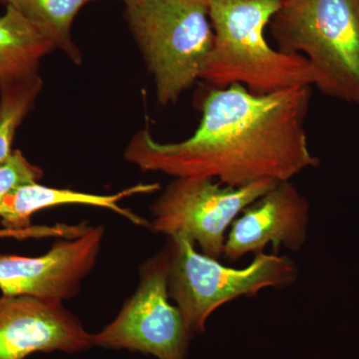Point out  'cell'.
Here are the masks:
<instances>
[{
	"label": "cell",
	"instance_id": "obj_8",
	"mask_svg": "<svg viewBox=\"0 0 359 359\" xmlns=\"http://www.w3.org/2000/svg\"><path fill=\"white\" fill-rule=\"evenodd\" d=\"M105 230L88 226L78 237L59 241L43 256L0 255V292L65 302L78 294L95 266Z\"/></svg>",
	"mask_w": 359,
	"mask_h": 359
},
{
	"label": "cell",
	"instance_id": "obj_4",
	"mask_svg": "<svg viewBox=\"0 0 359 359\" xmlns=\"http://www.w3.org/2000/svg\"><path fill=\"white\" fill-rule=\"evenodd\" d=\"M124 16L163 106L201 79L214 42L205 0H122Z\"/></svg>",
	"mask_w": 359,
	"mask_h": 359
},
{
	"label": "cell",
	"instance_id": "obj_10",
	"mask_svg": "<svg viewBox=\"0 0 359 359\" xmlns=\"http://www.w3.org/2000/svg\"><path fill=\"white\" fill-rule=\"evenodd\" d=\"M309 203L292 181L280 182L245 208L231 224L223 257L237 262L247 254L264 252L273 245L297 252L308 238Z\"/></svg>",
	"mask_w": 359,
	"mask_h": 359
},
{
	"label": "cell",
	"instance_id": "obj_16",
	"mask_svg": "<svg viewBox=\"0 0 359 359\" xmlns=\"http://www.w3.org/2000/svg\"><path fill=\"white\" fill-rule=\"evenodd\" d=\"M58 230L56 226H30L22 231L4 230L0 231V237H15L25 238L28 237H56Z\"/></svg>",
	"mask_w": 359,
	"mask_h": 359
},
{
	"label": "cell",
	"instance_id": "obj_14",
	"mask_svg": "<svg viewBox=\"0 0 359 359\" xmlns=\"http://www.w3.org/2000/svg\"><path fill=\"white\" fill-rule=\"evenodd\" d=\"M42 89L39 73L0 83V163L13 152L16 131Z\"/></svg>",
	"mask_w": 359,
	"mask_h": 359
},
{
	"label": "cell",
	"instance_id": "obj_11",
	"mask_svg": "<svg viewBox=\"0 0 359 359\" xmlns=\"http://www.w3.org/2000/svg\"><path fill=\"white\" fill-rule=\"evenodd\" d=\"M159 189L160 186L157 183L138 184L114 195H94L65 189L50 188L39 183L28 184L16 189L0 202V222L7 230L22 231L30 228L32 217L35 212L56 205H86L117 212L119 216L124 217L137 226H150L147 219L125 209L119 203L125 198L139 194L156 192Z\"/></svg>",
	"mask_w": 359,
	"mask_h": 359
},
{
	"label": "cell",
	"instance_id": "obj_2",
	"mask_svg": "<svg viewBox=\"0 0 359 359\" xmlns=\"http://www.w3.org/2000/svg\"><path fill=\"white\" fill-rule=\"evenodd\" d=\"M214 42L201 79L214 88L242 85L257 95L313 86L306 58L283 53L266 39L283 0H205Z\"/></svg>",
	"mask_w": 359,
	"mask_h": 359
},
{
	"label": "cell",
	"instance_id": "obj_17",
	"mask_svg": "<svg viewBox=\"0 0 359 359\" xmlns=\"http://www.w3.org/2000/svg\"><path fill=\"white\" fill-rule=\"evenodd\" d=\"M86 2L93 1V0H85Z\"/></svg>",
	"mask_w": 359,
	"mask_h": 359
},
{
	"label": "cell",
	"instance_id": "obj_12",
	"mask_svg": "<svg viewBox=\"0 0 359 359\" xmlns=\"http://www.w3.org/2000/svg\"><path fill=\"white\" fill-rule=\"evenodd\" d=\"M50 40L11 6L0 16V83L35 74L53 50Z\"/></svg>",
	"mask_w": 359,
	"mask_h": 359
},
{
	"label": "cell",
	"instance_id": "obj_1",
	"mask_svg": "<svg viewBox=\"0 0 359 359\" xmlns=\"http://www.w3.org/2000/svg\"><path fill=\"white\" fill-rule=\"evenodd\" d=\"M311 98V86L264 95L238 84L211 87L192 136L162 143L148 129L141 130L129 142L125 159L142 171L209 178L224 186L292 181L320 164L306 130Z\"/></svg>",
	"mask_w": 359,
	"mask_h": 359
},
{
	"label": "cell",
	"instance_id": "obj_6",
	"mask_svg": "<svg viewBox=\"0 0 359 359\" xmlns=\"http://www.w3.org/2000/svg\"><path fill=\"white\" fill-rule=\"evenodd\" d=\"M278 183L262 180L231 187L209 178H175L153 205L150 228L170 238L184 236L199 245L203 255L219 259L229 226Z\"/></svg>",
	"mask_w": 359,
	"mask_h": 359
},
{
	"label": "cell",
	"instance_id": "obj_3",
	"mask_svg": "<svg viewBox=\"0 0 359 359\" xmlns=\"http://www.w3.org/2000/svg\"><path fill=\"white\" fill-rule=\"evenodd\" d=\"M269 27L276 49L309 61L313 86L359 106V0H283Z\"/></svg>",
	"mask_w": 359,
	"mask_h": 359
},
{
	"label": "cell",
	"instance_id": "obj_15",
	"mask_svg": "<svg viewBox=\"0 0 359 359\" xmlns=\"http://www.w3.org/2000/svg\"><path fill=\"white\" fill-rule=\"evenodd\" d=\"M43 178L40 167L26 159L20 150H14L0 163V202L20 187L39 183Z\"/></svg>",
	"mask_w": 359,
	"mask_h": 359
},
{
	"label": "cell",
	"instance_id": "obj_9",
	"mask_svg": "<svg viewBox=\"0 0 359 359\" xmlns=\"http://www.w3.org/2000/svg\"><path fill=\"white\" fill-rule=\"evenodd\" d=\"M92 346V334L62 301L0 295V359L78 353Z\"/></svg>",
	"mask_w": 359,
	"mask_h": 359
},
{
	"label": "cell",
	"instance_id": "obj_13",
	"mask_svg": "<svg viewBox=\"0 0 359 359\" xmlns=\"http://www.w3.org/2000/svg\"><path fill=\"white\" fill-rule=\"evenodd\" d=\"M18 11L43 33L54 49L65 52L76 65L81 53L72 39V25L85 0H1Z\"/></svg>",
	"mask_w": 359,
	"mask_h": 359
},
{
	"label": "cell",
	"instance_id": "obj_5",
	"mask_svg": "<svg viewBox=\"0 0 359 359\" xmlns=\"http://www.w3.org/2000/svg\"><path fill=\"white\" fill-rule=\"evenodd\" d=\"M170 297L177 302L192 334L205 332L216 309L241 297H255L268 287H287L297 278L289 257L256 255L244 269L230 268L200 254L184 236L170 238Z\"/></svg>",
	"mask_w": 359,
	"mask_h": 359
},
{
	"label": "cell",
	"instance_id": "obj_7",
	"mask_svg": "<svg viewBox=\"0 0 359 359\" xmlns=\"http://www.w3.org/2000/svg\"><path fill=\"white\" fill-rule=\"evenodd\" d=\"M169 247L142 266L140 283L112 323L92 334L93 346L158 359H186L192 332L169 302Z\"/></svg>",
	"mask_w": 359,
	"mask_h": 359
}]
</instances>
